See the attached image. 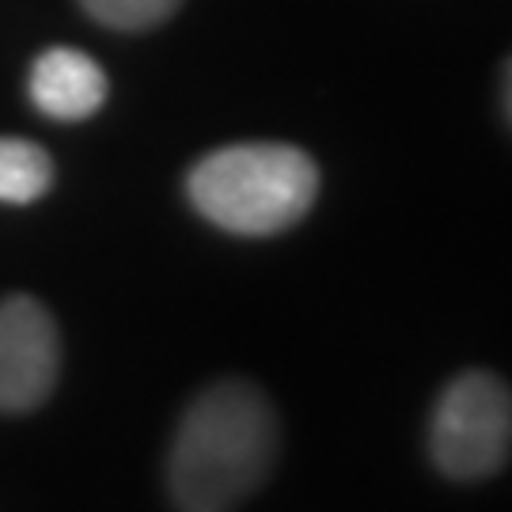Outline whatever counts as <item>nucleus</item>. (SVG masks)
Here are the masks:
<instances>
[{
	"label": "nucleus",
	"instance_id": "obj_1",
	"mask_svg": "<svg viewBox=\"0 0 512 512\" xmlns=\"http://www.w3.org/2000/svg\"><path fill=\"white\" fill-rule=\"evenodd\" d=\"M277 459V414L247 380H220L186 406L171 440L167 486L179 512H232Z\"/></svg>",
	"mask_w": 512,
	"mask_h": 512
},
{
	"label": "nucleus",
	"instance_id": "obj_2",
	"mask_svg": "<svg viewBox=\"0 0 512 512\" xmlns=\"http://www.w3.org/2000/svg\"><path fill=\"white\" fill-rule=\"evenodd\" d=\"M186 194L224 232L274 236L315 205L319 167L293 145H228L194 164Z\"/></svg>",
	"mask_w": 512,
	"mask_h": 512
},
{
	"label": "nucleus",
	"instance_id": "obj_3",
	"mask_svg": "<svg viewBox=\"0 0 512 512\" xmlns=\"http://www.w3.org/2000/svg\"><path fill=\"white\" fill-rule=\"evenodd\" d=\"M512 452V391L486 372L467 368L440 391L429 418V456L440 475L478 482L505 467Z\"/></svg>",
	"mask_w": 512,
	"mask_h": 512
},
{
	"label": "nucleus",
	"instance_id": "obj_4",
	"mask_svg": "<svg viewBox=\"0 0 512 512\" xmlns=\"http://www.w3.org/2000/svg\"><path fill=\"white\" fill-rule=\"evenodd\" d=\"M61 372L54 315L31 296L0 304V414H27L50 399Z\"/></svg>",
	"mask_w": 512,
	"mask_h": 512
},
{
	"label": "nucleus",
	"instance_id": "obj_5",
	"mask_svg": "<svg viewBox=\"0 0 512 512\" xmlns=\"http://www.w3.org/2000/svg\"><path fill=\"white\" fill-rule=\"evenodd\" d=\"M31 99L46 118L57 122L92 118L107 99V73L88 54L57 46L38 57L31 69Z\"/></svg>",
	"mask_w": 512,
	"mask_h": 512
},
{
	"label": "nucleus",
	"instance_id": "obj_6",
	"mask_svg": "<svg viewBox=\"0 0 512 512\" xmlns=\"http://www.w3.org/2000/svg\"><path fill=\"white\" fill-rule=\"evenodd\" d=\"M54 183V160L46 148L19 141V137H0V202L31 205L38 202Z\"/></svg>",
	"mask_w": 512,
	"mask_h": 512
},
{
	"label": "nucleus",
	"instance_id": "obj_7",
	"mask_svg": "<svg viewBox=\"0 0 512 512\" xmlns=\"http://www.w3.org/2000/svg\"><path fill=\"white\" fill-rule=\"evenodd\" d=\"M183 0H84V8L114 31H145L179 12Z\"/></svg>",
	"mask_w": 512,
	"mask_h": 512
},
{
	"label": "nucleus",
	"instance_id": "obj_8",
	"mask_svg": "<svg viewBox=\"0 0 512 512\" xmlns=\"http://www.w3.org/2000/svg\"><path fill=\"white\" fill-rule=\"evenodd\" d=\"M505 114H509V122H512V61H509V69H505Z\"/></svg>",
	"mask_w": 512,
	"mask_h": 512
}]
</instances>
